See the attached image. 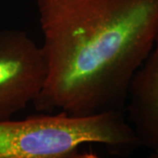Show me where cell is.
<instances>
[{
	"instance_id": "obj_1",
	"label": "cell",
	"mask_w": 158,
	"mask_h": 158,
	"mask_svg": "<svg viewBox=\"0 0 158 158\" xmlns=\"http://www.w3.org/2000/svg\"><path fill=\"white\" fill-rule=\"evenodd\" d=\"M36 8L47 79L35 110L125 112L158 37V0H36Z\"/></svg>"
},
{
	"instance_id": "obj_2",
	"label": "cell",
	"mask_w": 158,
	"mask_h": 158,
	"mask_svg": "<svg viewBox=\"0 0 158 158\" xmlns=\"http://www.w3.org/2000/svg\"><path fill=\"white\" fill-rule=\"evenodd\" d=\"M100 144L113 155L141 148L121 111L76 116L65 113L0 120V158L90 157L86 144Z\"/></svg>"
},
{
	"instance_id": "obj_3",
	"label": "cell",
	"mask_w": 158,
	"mask_h": 158,
	"mask_svg": "<svg viewBox=\"0 0 158 158\" xmlns=\"http://www.w3.org/2000/svg\"><path fill=\"white\" fill-rule=\"evenodd\" d=\"M46 79L40 45L25 31L0 29V120L11 118L34 104Z\"/></svg>"
},
{
	"instance_id": "obj_4",
	"label": "cell",
	"mask_w": 158,
	"mask_h": 158,
	"mask_svg": "<svg viewBox=\"0 0 158 158\" xmlns=\"http://www.w3.org/2000/svg\"><path fill=\"white\" fill-rule=\"evenodd\" d=\"M125 113L141 148L158 158V37L133 77Z\"/></svg>"
}]
</instances>
